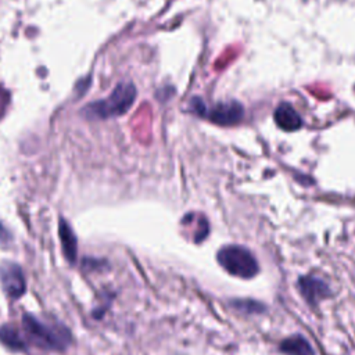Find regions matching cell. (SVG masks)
<instances>
[{"mask_svg":"<svg viewBox=\"0 0 355 355\" xmlns=\"http://www.w3.org/2000/svg\"><path fill=\"white\" fill-rule=\"evenodd\" d=\"M22 329L29 343L44 349L61 351L71 340V336L65 329L49 326L28 313L22 318Z\"/></svg>","mask_w":355,"mask_h":355,"instance_id":"cell-1","label":"cell"},{"mask_svg":"<svg viewBox=\"0 0 355 355\" xmlns=\"http://www.w3.org/2000/svg\"><path fill=\"white\" fill-rule=\"evenodd\" d=\"M136 97V89L132 83H119L112 93L100 101L92 103L85 108V114L87 118L104 119L116 115H122L126 112L133 104Z\"/></svg>","mask_w":355,"mask_h":355,"instance_id":"cell-2","label":"cell"},{"mask_svg":"<svg viewBox=\"0 0 355 355\" xmlns=\"http://www.w3.org/2000/svg\"><path fill=\"white\" fill-rule=\"evenodd\" d=\"M216 258L225 270L237 277L251 279L259 269L252 254L241 245H225L219 250Z\"/></svg>","mask_w":355,"mask_h":355,"instance_id":"cell-3","label":"cell"},{"mask_svg":"<svg viewBox=\"0 0 355 355\" xmlns=\"http://www.w3.org/2000/svg\"><path fill=\"white\" fill-rule=\"evenodd\" d=\"M191 110L200 116H207L216 125L230 126L236 125L243 119L244 108L237 101H227V103H218L211 110L205 107V104L200 98L191 100Z\"/></svg>","mask_w":355,"mask_h":355,"instance_id":"cell-4","label":"cell"},{"mask_svg":"<svg viewBox=\"0 0 355 355\" xmlns=\"http://www.w3.org/2000/svg\"><path fill=\"white\" fill-rule=\"evenodd\" d=\"M0 283L6 294L11 298H19L26 288L21 268L10 261L0 263Z\"/></svg>","mask_w":355,"mask_h":355,"instance_id":"cell-5","label":"cell"},{"mask_svg":"<svg viewBox=\"0 0 355 355\" xmlns=\"http://www.w3.org/2000/svg\"><path fill=\"white\" fill-rule=\"evenodd\" d=\"M298 288H300L302 297L312 305H315L318 301L330 295V288L326 286V283L313 276L300 277Z\"/></svg>","mask_w":355,"mask_h":355,"instance_id":"cell-6","label":"cell"},{"mask_svg":"<svg viewBox=\"0 0 355 355\" xmlns=\"http://www.w3.org/2000/svg\"><path fill=\"white\" fill-rule=\"evenodd\" d=\"M273 118H275L276 125L286 132H294L302 126V119H301L300 114L288 103H282L275 110Z\"/></svg>","mask_w":355,"mask_h":355,"instance_id":"cell-7","label":"cell"},{"mask_svg":"<svg viewBox=\"0 0 355 355\" xmlns=\"http://www.w3.org/2000/svg\"><path fill=\"white\" fill-rule=\"evenodd\" d=\"M58 233H60L62 254L68 259V262L73 263L76 261V254H78V241L71 226L62 218L58 222Z\"/></svg>","mask_w":355,"mask_h":355,"instance_id":"cell-8","label":"cell"},{"mask_svg":"<svg viewBox=\"0 0 355 355\" xmlns=\"http://www.w3.org/2000/svg\"><path fill=\"white\" fill-rule=\"evenodd\" d=\"M280 352L286 355H313L311 344L302 336H291L280 343Z\"/></svg>","mask_w":355,"mask_h":355,"instance_id":"cell-9","label":"cell"},{"mask_svg":"<svg viewBox=\"0 0 355 355\" xmlns=\"http://www.w3.org/2000/svg\"><path fill=\"white\" fill-rule=\"evenodd\" d=\"M0 341L14 351H22L26 348L25 338L19 334V331L12 326H1L0 327Z\"/></svg>","mask_w":355,"mask_h":355,"instance_id":"cell-10","label":"cell"},{"mask_svg":"<svg viewBox=\"0 0 355 355\" xmlns=\"http://www.w3.org/2000/svg\"><path fill=\"white\" fill-rule=\"evenodd\" d=\"M234 306L241 309V311H251V312H261L263 311V306L261 304L254 302V301H234Z\"/></svg>","mask_w":355,"mask_h":355,"instance_id":"cell-11","label":"cell"},{"mask_svg":"<svg viewBox=\"0 0 355 355\" xmlns=\"http://www.w3.org/2000/svg\"><path fill=\"white\" fill-rule=\"evenodd\" d=\"M6 103H7V98H6V93L0 89V114H1V111L4 110V107H6Z\"/></svg>","mask_w":355,"mask_h":355,"instance_id":"cell-12","label":"cell"}]
</instances>
